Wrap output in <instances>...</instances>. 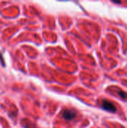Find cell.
<instances>
[{
	"label": "cell",
	"instance_id": "1",
	"mask_svg": "<svg viewBox=\"0 0 127 128\" xmlns=\"http://www.w3.org/2000/svg\"><path fill=\"white\" fill-rule=\"evenodd\" d=\"M102 108L108 112H116V107L115 106V105L109 101V100H103L102 103Z\"/></svg>",
	"mask_w": 127,
	"mask_h": 128
},
{
	"label": "cell",
	"instance_id": "2",
	"mask_svg": "<svg viewBox=\"0 0 127 128\" xmlns=\"http://www.w3.org/2000/svg\"><path fill=\"white\" fill-rule=\"evenodd\" d=\"M62 116H63L64 118H65L66 120H73L76 118V113L73 110L67 109L63 112Z\"/></svg>",
	"mask_w": 127,
	"mask_h": 128
},
{
	"label": "cell",
	"instance_id": "3",
	"mask_svg": "<svg viewBox=\"0 0 127 128\" xmlns=\"http://www.w3.org/2000/svg\"><path fill=\"white\" fill-rule=\"evenodd\" d=\"M118 94H119V95L121 97V98H123L124 100H127V94L126 92L120 91V92H118Z\"/></svg>",
	"mask_w": 127,
	"mask_h": 128
}]
</instances>
